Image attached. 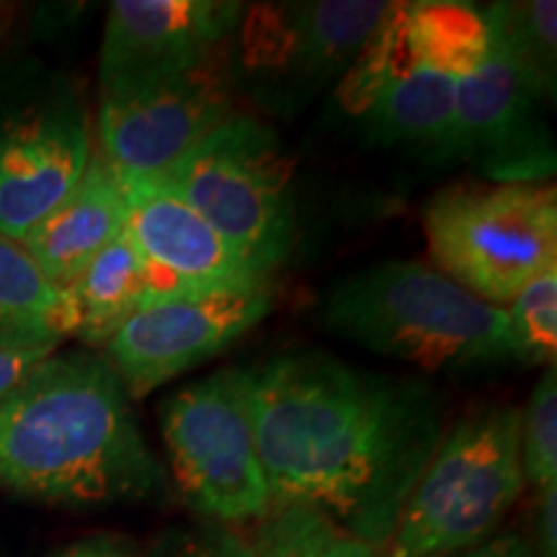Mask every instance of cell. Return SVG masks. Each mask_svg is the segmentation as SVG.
Wrapping results in <instances>:
<instances>
[{"label": "cell", "instance_id": "obj_3", "mask_svg": "<svg viewBox=\"0 0 557 557\" xmlns=\"http://www.w3.org/2000/svg\"><path fill=\"white\" fill-rule=\"evenodd\" d=\"M487 39L470 3H393L336 86L346 114L382 145L447 160L462 75Z\"/></svg>", "mask_w": 557, "mask_h": 557}, {"label": "cell", "instance_id": "obj_1", "mask_svg": "<svg viewBox=\"0 0 557 557\" xmlns=\"http://www.w3.org/2000/svg\"><path fill=\"white\" fill-rule=\"evenodd\" d=\"M246 382L274 508H312L385 549L447 434L442 389L325 351L276 354Z\"/></svg>", "mask_w": 557, "mask_h": 557}, {"label": "cell", "instance_id": "obj_18", "mask_svg": "<svg viewBox=\"0 0 557 557\" xmlns=\"http://www.w3.org/2000/svg\"><path fill=\"white\" fill-rule=\"evenodd\" d=\"M75 325L70 292L54 287L21 243L0 235V348H58Z\"/></svg>", "mask_w": 557, "mask_h": 557}, {"label": "cell", "instance_id": "obj_22", "mask_svg": "<svg viewBox=\"0 0 557 557\" xmlns=\"http://www.w3.org/2000/svg\"><path fill=\"white\" fill-rule=\"evenodd\" d=\"M519 451L527 485L557 483V369L545 367L519 410Z\"/></svg>", "mask_w": 557, "mask_h": 557}, {"label": "cell", "instance_id": "obj_20", "mask_svg": "<svg viewBox=\"0 0 557 557\" xmlns=\"http://www.w3.org/2000/svg\"><path fill=\"white\" fill-rule=\"evenodd\" d=\"M504 310L517 364L553 367L557 354V267L532 278Z\"/></svg>", "mask_w": 557, "mask_h": 557}, {"label": "cell", "instance_id": "obj_15", "mask_svg": "<svg viewBox=\"0 0 557 557\" xmlns=\"http://www.w3.org/2000/svg\"><path fill=\"white\" fill-rule=\"evenodd\" d=\"M122 186L127 194L124 233L163 284L165 295L230 289L269 278L158 178Z\"/></svg>", "mask_w": 557, "mask_h": 557}, {"label": "cell", "instance_id": "obj_12", "mask_svg": "<svg viewBox=\"0 0 557 557\" xmlns=\"http://www.w3.org/2000/svg\"><path fill=\"white\" fill-rule=\"evenodd\" d=\"M225 50L197 65L99 88V156L122 184L158 178L235 114Z\"/></svg>", "mask_w": 557, "mask_h": 557}, {"label": "cell", "instance_id": "obj_6", "mask_svg": "<svg viewBox=\"0 0 557 557\" xmlns=\"http://www.w3.org/2000/svg\"><path fill=\"white\" fill-rule=\"evenodd\" d=\"M158 181L261 276L271 278L289 259L297 240L295 160L267 122L235 111Z\"/></svg>", "mask_w": 557, "mask_h": 557}, {"label": "cell", "instance_id": "obj_14", "mask_svg": "<svg viewBox=\"0 0 557 557\" xmlns=\"http://www.w3.org/2000/svg\"><path fill=\"white\" fill-rule=\"evenodd\" d=\"M246 3L235 0H116L99 52V88L197 65L225 50Z\"/></svg>", "mask_w": 557, "mask_h": 557}, {"label": "cell", "instance_id": "obj_5", "mask_svg": "<svg viewBox=\"0 0 557 557\" xmlns=\"http://www.w3.org/2000/svg\"><path fill=\"white\" fill-rule=\"evenodd\" d=\"M527 487L519 408L487 406L451 426L395 521L387 557H449L491 540Z\"/></svg>", "mask_w": 557, "mask_h": 557}, {"label": "cell", "instance_id": "obj_26", "mask_svg": "<svg viewBox=\"0 0 557 557\" xmlns=\"http://www.w3.org/2000/svg\"><path fill=\"white\" fill-rule=\"evenodd\" d=\"M449 557H534V549L529 545V540L519 532H504L493 534L491 540L480 542V545L462 549Z\"/></svg>", "mask_w": 557, "mask_h": 557}, {"label": "cell", "instance_id": "obj_10", "mask_svg": "<svg viewBox=\"0 0 557 557\" xmlns=\"http://www.w3.org/2000/svg\"><path fill=\"white\" fill-rule=\"evenodd\" d=\"M94 156L70 75L39 60L0 65V235L21 240L78 184Z\"/></svg>", "mask_w": 557, "mask_h": 557}, {"label": "cell", "instance_id": "obj_16", "mask_svg": "<svg viewBox=\"0 0 557 557\" xmlns=\"http://www.w3.org/2000/svg\"><path fill=\"white\" fill-rule=\"evenodd\" d=\"M127 227V194L99 152L88 160L78 184L21 238L41 274L65 289L81 271Z\"/></svg>", "mask_w": 557, "mask_h": 557}, {"label": "cell", "instance_id": "obj_19", "mask_svg": "<svg viewBox=\"0 0 557 557\" xmlns=\"http://www.w3.org/2000/svg\"><path fill=\"white\" fill-rule=\"evenodd\" d=\"M250 545L256 557H387L382 547L302 506L271 508Z\"/></svg>", "mask_w": 557, "mask_h": 557}, {"label": "cell", "instance_id": "obj_8", "mask_svg": "<svg viewBox=\"0 0 557 557\" xmlns=\"http://www.w3.org/2000/svg\"><path fill=\"white\" fill-rule=\"evenodd\" d=\"M423 233L436 271L506 308L557 267L555 184H455L426 205Z\"/></svg>", "mask_w": 557, "mask_h": 557}, {"label": "cell", "instance_id": "obj_17", "mask_svg": "<svg viewBox=\"0 0 557 557\" xmlns=\"http://www.w3.org/2000/svg\"><path fill=\"white\" fill-rule=\"evenodd\" d=\"M65 289L78 312L73 336L88 346H107L139 308L169 297L127 233L109 243Z\"/></svg>", "mask_w": 557, "mask_h": 557}, {"label": "cell", "instance_id": "obj_23", "mask_svg": "<svg viewBox=\"0 0 557 557\" xmlns=\"http://www.w3.org/2000/svg\"><path fill=\"white\" fill-rule=\"evenodd\" d=\"M150 557H256V553L248 537L227 527L209 524L207 529L165 534Z\"/></svg>", "mask_w": 557, "mask_h": 557}, {"label": "cell", "instance_id": "obj_25", "mask_svg": "<svg viewBox=\"0 0 557 557\" xmlns=\"http://www.w3.org/2000/svg\"><path fill=\"white\" fill-rule=\"evenodd\" d=\"M54 348H0V400L29 377L32 369L50 359Z\"/></svg>", "mask_w": 557, "mask_h": 557}, {"label": "cell", "instance_id": "obj_2", "mask_svg": "<svg viewBox=\"0 0 557 557\" xmlns=\"http://www.w3.org/2000/svg\"><path fill=\"white\" fill-rule=\"evenodd\" d=\"M103 357L52 354L0 400V487L65 506L156 500L163 465Z\"/></svg>", "mask_w": 557, "mask_h": 557}, {"label": "cell", "instance_id": "obj_7", "mask_svg": "<svg viewBox=\"0 0 557 557\" xmlns=\"http://www.w3.org/2000/svg\"><path fill=\"white\" fill-rule=\"evenodd\" d=\"M389 5L380 0L246 5L225 45L235 96L263 114L292 120L344 81Z\"/></svg>", "mask_w": 557, "mask_h": 557}, {"label": "cell", "instance_id": "obj_27", "mask_svg": "<svg viewBox=\"0 0 557 557\" xmlns=\"http://www.w3.org/2000/svg\"><path fill=\"white\" fill-rule=\"evenodd\" d=\"M54 557H143L139 549L132 545L129 540L111 537V534H101V537H88L75 542L58 553Z\"/></svg>", "mask_w": 557, "mask_h": 557}, {"label": "cell", "instance_id": "obj_21", "mask_svg": "<svg viewBox=\"0 0 557 557\" xmlns=\"http://www.w3.org/2000/svg\"><path fill=\"white\" fill-rule=\"evenodd\" d=\"M513 52L532 78L555 101L557 81V3L555 0H519L493 3Z\"/></svg>", "mask_w": 557, "mask_h": 557}, {"label": "cell", "instance_id": "obj_4", "mask_svg": "<svg viewBox=\"0 0 557 557\" xmlns=\"http://www.w3.org/2000/svg\"><path fill=\"white\" fill-rule=\"evenodd\" d=\"M320 318L338 338L423 372H475L517 361L506 310L421 261L354 271L329 289Z\"/></svg>", "mask_w": 557, "mask_h": 557}, {"label": "cell", "instance_id": "obj_13", "mask_svg": "<svg viewBox=\"0 0 557 557\" xmlns=\"http://www.w3.org/2000/svg\"><path fill=\"white\" fill-rule=\"evenodd\" d=\"M271 278L214 292H181L139 308L103 346L129 400L220 357L274 310Z\"/></svg>", "mask_w": 557, "mask_h": 557}, {"label": "cell", "instance_id": "obj_9", "mask_svg": "<svg viewBox=\"0 0 557 557\" xmlns=\"http://www.w3.org/2000/svg\"><path fill=\"white\" fill-rule=\"evenodd\" d=\"M160 434L181 498L209 524H259L271 491L256 444L246 367H227L160 403Z\"/></svg>", "mask_w": 557, "mask_h": 557}, {"label": "cell", "instance_id": "obj_11", "mask_svg": "<svg viewBox=\"0 0 557 557\" xmlns=\"http://www.w3.org/2000/svg\"><path fill=\"white\" fill-rule=\"evenodd\" d=\"M483 52L457 86L447 160L470 163L487 184H540L555 173L553 99L513 52L496 9L485 5Z\"/></svg>", "mask_w": 557, "mask_h": 557}, {"label": "cell", "instance_id": "obj_24", "mask_svg": "<svg viewBox=\"0 0 557 557\" xmlns=\"http://www.w3.org/2000/svg\"><path fill=\"white\" fill-rule=\"evenodd\" d=\"M534 557H557V483L537 491L534 506V540H529Z\"/></svg>", "mask_w": 557, "mask_h": 557}]
</instances>
